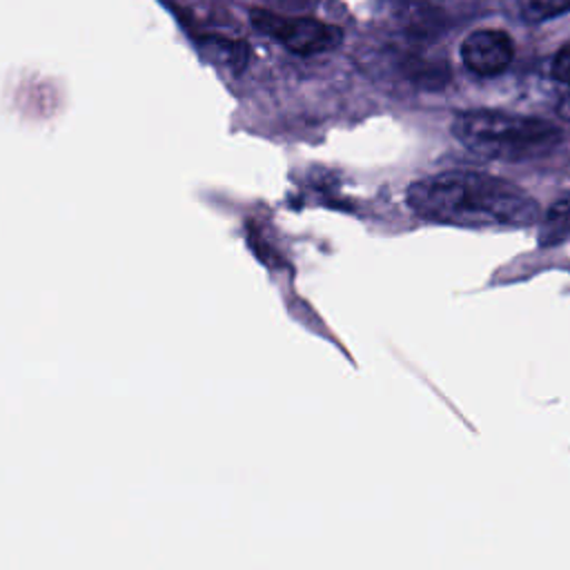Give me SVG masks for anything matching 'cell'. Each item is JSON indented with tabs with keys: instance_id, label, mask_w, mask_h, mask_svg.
Listing matches in <instances>:
<instances>
[{
	"instance_id": "6da1fadb",
	"label": "cell",
	"mask_w": 570,
	"mask_h": 570,
	"mask_svg": "<svg viewBox=\"0 0 570 570\" xmlns=\"http://www.w3.org/2000/svg\"><path fill=\"white\" fill-rule=\"evenodd\" d=\"M407 205L425 220L456 227H528L537 200L517 185L481 171H443L407 189Z\"/></svg>"
},
{
	"instance_id": "3957f363",
	"label": "cell",
	"mask_w": 570,
	"mask_h": 570,
	"mask_svg": "<svg viewBox=\"0 0 570 570\" xmlns=\"http://www.w3.org/2000/svg\"><path fill=\"white\" fill-rule=\"evenodd\" d=\"M249 20L256 31L274 38L298 56L332 51L343 40V31L336 24L314 16H283L267 9H252Z\"/></svg>"
},
{
	"instance_id": "7a4b0ae2",
	"label": "cell",
	"mask_w": 570,
	"mask_h": 570,
	"mask_svg": "<svg viewBox=\"0 0 570 570\" xmlns=\"http://www.w3.org/2000/svg\"><path fill=\"white\" fill-rule=\"evenodd\" d=\"M452 134L465 149L510 163L539 158L561 140V131L548 120L490 109L456 114Z\"/></svg>"
},
{
	"instance_id": "9c48e42d",
	"label": "cell",
	"mask_w": 570,
	"mask_h": 570,
	"mask_svg": "<svg viewBox=\"0 0 570 570\" xmlns=\"http://www.w3.org/2000/svg\"><path fill=\"white\" fill-rule=\"evenodd\" d=\"M559 111L566 116V118H570V94L566 96V100L561 102V107H559Z\"/></svg>"
},
{
	"instance_id": "5b68a950",
	"label": "cell",
	"mask_w": 570,
	"mask_h": 570,
	"mask_svg": "<svg viewBox=\"0 0 570 570\" xmlns=\"http://www.w3.org/2000/svg\"><path fill=\"white\" fill-rule=\"evenodd\" d=\"M570 238V198H559L543 218L541 245H557Z\"/></svg>"
},
{
	"instance_id": "277c9868",
	"label": "cell",
	"mask_w": 570,
	"mask_h": 570,
	"mask_svg": "<svg viewBox=\"0 0 570 570\" xmlns=\"http://www.w3.org/2000/svg\"><path fill=\"white\" fill-rule=\"evenodd\" d=\"M514 58V42L501 29H476L461 42V60L476 76H499Z\"/></svg>"
},
{
	"instance_id": "8992f818",
	"label": "cell",
	"mask_w": 570,
	"mask_h": 570,
	"mask_svg": "<svg viewBox=\"0 0 570 570\" xmlns=\"http://www.w3.org/2000/svg\"><path fill=\"white\" fill-rule=\"evenodd\" d=\"M200 47L209 51L216 60H223V65L229 67H243L247 60V47L240 40H229L225 36H203Z\"/></svg>"
},
{
	"instance_id": "52a82bcc",
	"label": "cell",
	"mask_w": 570,
	"mask_h": 570,
	"mask_svg": "<svg viewBox=\"0 0 570 570\" xmlns=\"http://www.w3.org/2000/svg\"><path fill=\"white\" fill-rule=\"evenodd\" d=\"M570 11V0H521V16L530 22H543Z\"/></svg>"
},
{
	"instance_id": "ba28073f",
	"label": "cell",
	"mask_w": 570,
	"mask_h": 570,
	"mask_svg": "<svg viewBox=\"0 0 570 570\" xmlns=\"http://www.w3.org/2000/svg\"><path fill=\"white\" fill-rule=\"evenodd\" d=\"M550 73H552L554 80H559V82H563V85L570 87V42L563 45V47L554 53V58H552V62H550Z\"/></svg>"
}]
</instances>
